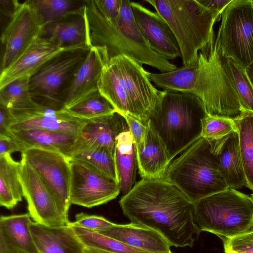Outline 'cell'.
I'll use <instances>...</instances> for the list:
<instances>
[{"label":"cell","mask_w":253,"mask_h":253,"mask_svg":"<svg viewBox=\"0 0 253 253\" xmlns=\"http://www.w3.org/2000/svg\"><path fill=\"white\" fill-rule=\"evenodd\" d=\"M0 253H24L19 251L7 245L3 240L0 239Z\"/></svg>","instance_id":"f6af8a7d"},{"label":"cell","mask_w":253,"mask_h":253,"mask_svg":"<svg viewBox=\"0 0 253 253\" xmlns=\"http://www.w3.org/2000/svg\"><path fill=\"white\" fill-rule=\"evenodd\" d=\"M223 64L229 79L240 102L242 112L253 114V87L245 68L223 57Z\"/></svg>","instance_id":"d6a6232c"},{"label":"cell","mask_w":253,"mask_h":253,"mask_svg":"<svg viewBox=\"0 0 253 253\" xmlns=\"http://www.w3.org/2000/svg\"><path fill=\"white\" fill-rule=\"evenodd\" d=\"M41 26L29 0L20 3L1 36L3 45L0 72L13 64L41 36Z\"/></svg>","instance_id":"5bb4252c"},{"label":"cell","mask_w":253,"mask_h":253,"mask_svg":"<svg viewBox=\"0 0 253 253\" xmlns=\"http://www.w3.org/2000/svg\"><path fill=\"white\" fill-rule=\"evenodd\" d=\"M67 224L85 247L111 253H155L134 248L97 231L72 224L69 222Z\"/></svg>","instance_id":"4dcf8cb0"},{"label":"cell","mask_w":253,"mask_h":253,"mask_svg":"<svg viewBox=\"0 0 253 253\" xmlns=\"http://www.w3.org/2000/svg\"><path fill=\"white\" fill-rule=\"evenodd\" d=\"M147 126L145 146L136 152L139 173L142 178H164L172 161L149 120Z\"/></svg>","instance_id":"d4e9b609"},{"label":"cell","mask_w":253,"mask_h":253,"mask_svg":"<svg viewBox=\"0 0 253 253\" xmlns=\"http://www.w3.org/2000/svg\"><path fill=\"white\" fill-rule=\"evenodd\" d=\"M114 156L121 191L124 195L135 184L138 169L136 148L128 127L116 138Z\"/></svg>","instance_id":"484cf974"},{"label":"cell","mask_w":253,"mask_h":253,"mask_svg":"<svg viewBox=\"0 0 253 253\" xmlns=\"http://www.w3.org/2000/svg\"><path fill=\"white\" fill-rule=\"evenodd\" d=\"M29 79H17L0 89V104L10 110L25 109L34 105L36 102L30 92Z\"/></svg>","instance_id":"836d02e7"},{"label":"cell","mask_w":253,"mask_h":253,"mask_svg":"<svg viewBox=\"0 0 253 253\" xmlns=\"http://www.w3.org/2000/svg\"><path fill=\"white\" fill-rule=\"evenodd\" d=\"M251 198H252V200H253V194H252L251 195Z\"/></svg>","instance_id":"c3c4849f"},{"label":"cell","mask_w":253,"mask_h":253,"mask_svg":"<svg viewBox=\"0 0 253 253\" xmlns=\"http://www.w3.org/2000/svg\"><path fill=\"white\" fill-rule=\"evenodd\" d=\"M70 160L80 163L119 184L114 153L81 139Z\"/></svg>","instance_id":"83f0119b"},{"label":"cell","mask_w":253,"mask_h":253,"mask_svg":"<svg viewBox=\"0 0 253 253\" xmlns=\"http://www.w3.org/2000/svg\"><path fill=\"white\" fill-rule=\"evenodd\" d=\"M221 17L216 37L222 55L245 69L253 61V0H232Z\"/></svg>","instance_id":"30bf717a"},{"label":"cell","mask_w":253,"mask_h":253,"mask_svg":"<svg viewBox=\"0 0 253 253\" xmlns=\"http://www.w3.org/2000/svg\"><path fill=\"white\" fill-rule=\"evenodd\" d=\"M99 232L134 248L155 253L171 252L170 245L158 232L136 224L115 223Z\"/></svg>","instance_id":"7402d4cb"},{"label":"cell","mask_w":253,"mask_h":253,"mask_svg":"<svg viewBox=\"0 0 253 253\" xmlns=\"http://www.w3.org/2000/svg\"><path fill=\"white\" fill-rule=\"evenodd\" d=\"M245 69L247 76L253 87V61Z\"/></svg>","instance_id":"bcb514c9"},{"label":"cell","mask_w":253,"mask_h":253,"mask_svg":"<svg viewBox=\"0 0 253 253\" xmlns=\"http://www.w3.org/2000/svg\"><path fill=\"white\" fill-rule=\"evenodd\" d=\"M22 151L19 144L10 135H0V156Z\"/></svg>","instance_id":"b9f144b4"},{"label":"cell","mask_w":253,"mask_h":253,"mask_svg":"<svg viewBox=\"0 0 253 253\" xmlns=\"http://www.w3.org/2000/svg\"><path fill=\"white\" fill-rule=\"evenodd\" d=\"M238 128L241 157L247 181L253 191V114L243 112L234 119Z\"/></svg>","instance_id":"f546056e"},{"label":"cell","mask_w":253,"mask_h":253,"mask_svg":"<svg viewBox=\"0 0 253 253\" xmlns=\"http://www.w3.org/2000/svg\"><path fill=\"white\" fill-rule=\"evenodd\" d=\"M20 177L23 197L34 222L48 226L67 225L59 202L49 186L22 158Z\"/></svg>","instance_id":"8fae6325"},{"label":"cell","mask_w":253,"mask_h":253,"mask_svg":"<svg viewBox=\"0 0 253 253\" xmlns=\"http://www.w3.org/2000/svg\"><path fill=\"white\" fill-rule=\"evenodd\" d=\"M84 12L88 46L105 47L109 59L126 55L141 65L152 66L161 73L177 68L154 51L144 39L135 22L130 0H122L120 14L116 22L106 19L93 0L85 1Z\"/></svg>","instance_id":"3957f363"},{"label":"cell","mask_w":253,"mask_h":253,"mask_svg":"<svg viewBox=\"0 0 253 253\" xmlns=\"http://www.w3.org/2000/svg\"><path fill=\"white\" fill-rule=\"evenodd\" d=\"M167 22L178 42L183 66L197 60L198 52L214 36L221 15L198 0H147Z\"/></svg>","instance_id":"52a82bcc"},{"label":"cell","mask_w":253,"mask_h":253,"mask_svg":"<svg viewBox=\"0 0 253 253\" xmlns=\"http://www.w3.org/2000/svg\"><path fill=\"white\" fill-rule=\"evenodd\" d=\"M99 91L116 112L145 123L154 112L160 93L142 65L124 55L110 58L104 66Z\"/></svg>","instance_id":"277c9868"},{"label":"cell","mask_w":253,"mask_h":253,"mask_svg":"<svg viewBox=\"0 0 253 253\" xmlns=\"http://www.w3.org/2000/svg\"><path fill=\"white\" fill-rule=\"evenodd\" d=\"M211 141L218 159L220 172L228 188L237 189L246 186L238 131L219 140Z\"/></svg>","instance_id":"603a6c76"},{"label":"cell","mask_w":253,"mask_h":253,"mask_svg":"<svg viewBox=\"0 0 253 253\" xmlns=\"http://www.w3.org/2000/svg\"><path fill=\"white\" fill-rule=\"evenodd\" d=\"M21 158L53 191L59 202L64 217L69 221L68 211L71 205L70 159L56 152L37 148L23 151Z\"/></svg>","instance_id":"7c38bea8"},{"label":"cell","mask_w":253,"mask_h":253,"mask_svg":"<svg viewBox=\"0 0 253 253\" xmlns=\"http://www.w3.org/2000/svg\"><path fill=\"white\" fill-rule=\"evenodd\" d=\"M198 1L208 9L218 13L221 16L222 12L232 0H198Z\"/></svg>","instance_id":"7bdbcfd3"},{"label":"cell","mask_w":253,"mask_h":253,"mask_svg":"<svg viewBox=\"0 0 253 253\" xmlns=\"http://www.w3.org/2000/svg\"><path fill=\"white\" fill-rule=\"evenodd\" d=\"M207 115L196 96L163 90L149 121L172 161L201 137L202 121Z\"/></svg>","instance_id":"5b68a950"},{"label":"cell","mask_w":253,"mask_h":253,"mask_svg":"<svg viewBox=\"0 0 253 253\" xmlns=\"http://www.w3.org/2000/svg\"><path fill=\"white\" fill-rule=\"evenodd\" d=\"M164 179L193 204L228 188L211 141L202 137L171 162Z\"/></svg>","instance_id":"8992f818"},{"label":"cell","mask_w":253,"mask_h":253,"mask_svg":"<svg viewBox=\"0 0 253 253\" xmlns=\"http://www.w3.org/2000/svg\"><path fill=\"white\" fill-rule=\"evenodd\" d=\"M151 82L164 90L192 94L203 102L208 115L237 118L242 108L223 64L215 36L198 52L192 64L165 73L148 72Z\"/></svg>","instance_id":"7a4b0ae2"},{"label":"cell","mask_w":253,"mask_h":253,"mask_svg":"<svg viewBox=\"0 0 253 253\" xmlns=\"http://www.w3.org/2000/svg\"><path fill=\"white\" fill-rule=\"evenodd\" d=\"M222 241L224 253H253V229Z\"/></svg>","instance_id":"8d00e7d4"},{"label":"cell","mask_w":253,"mask_h":253,"mask_svg":"<svg viewBox=\"0 0 253 253\" xmlns=\"http://www.w3.org/2000/svg\"><path fill=\"white\" fill-rule=\"evenodd\" d=\"M11 111L14 122L9 131L35 128L80 135L88 121L72 115L65 108H54L36 102L30 108Z\"/></svg>","instance_id":"9a60e30c"},{"label":"cell","mask_w":253,"mask_h":253,"mask_svg":"<svg viewBox=\"0 0 253 253\" xmlns=\"http://www.w3.org/2000/svg\"><path fill=\"white\" fill-rule=\"evenodd\" d=\"M90 47L63 52L42 66L29 79L33 99L47 107L62 109L73 77Z\"/></svg>","instance_id":"9c48e42d"},{"label":"cell","mask_w":253,"mask_h":253,"mask_svg":"<svg viewBox=\"0 0 253 253\" xmlns=\"http://www.w3.org/2000/svg\"><path fill=\"white\" fill-rule=\"evenodd\" d=\"M9 134L22 152L31 148L40 149L61 154L69 159L81 139L76 134L35 128L10 130Z\"/></svg>","instance_id":"d6986e66"},{"label":"cell","mask_w":253,"mask_h":253,"mask_svg":"<svg viewBox=\"0 0 253 253\" xmlns=\"http://www.w3.org/2000/svg\"><path fill=\"white\" fill-rule=\"evenodd\" d=\"M84 253H111L108 252L85 247Z\"/></svg>","instance_id":"7dc6e473"},{"label":"cell","mask_w":253,"mask_h":253,"mask_svg":"<svg viewBox=\"0 0 253 253\" xmlns=\"http://www.w3.org/2000/svg\"><path fill=\"white\" fill-rule=\"evenodd\" d=\"M119 204L131 223L153 229L175 247H193L201 232L194 217V204L164 178H142Z\"/></svg>","instance_id":"6da1fadb"},{"label":"cell","mask_w":253,"mask_h":253,"mask_svg":"<svg viewBox=\"0 0 253 253\" xmlns=\"http://www.w3.org/2000/svg\"><path fill=\"white\" fill-rule=\"evenodd\" d=\"M99 12L107 20L116 22L120 15L122 0H93Z\"/></svg>","instance_id":"ab89813d"},{"label":"cell","mask_w":253,"mask_h":253,"mask_svg":"<svg viewBox=\"0 0 253 253\" xmlns=\"http://www.w3.org/2000/svg\"><path fill=\"white\" fill-rule=\"evenodd\" d=\"M109 60L105 47H90L86 57L73 77L64 102L65 109L99 92L102 71Z\"/></svg>","instance_id":"e0dca14e"},{"label":"cell","mask_w":253,"mask_h":253,"mask_svg":"<svg viewBox=\"0 0 253 253\" xmlns=\"http://www.w3.org/2000/svg\"><path fill=\"white\" fill-rule=\"evenodd\" d=\"M71 204L88 208L108 203L121 192L119 184L96 171L70 160Z\"/></svg>","instance_id":"4fadbf2b"},{"label":"cell","mask_w":253,"mask_h":253,"mask_svg":"<svg viewBox=\"0 0 253 253\" xmlns=\"http://www.w3.org/2000/svg\"><path fill=\"white\" fill-rule=\"evenodd\" d=\"M29 2L42 28L78 10L84 5L85 1L82 3L72 0H34Z\"/></svg>","instance_id":"1f68e13d"},{"label":"cell","mask_w":253,"mask_h":253,"mask_svg":"<svg viewBox=\"0 0 253 253\" xmlns=\"http://www.w3.org/2000/svg\"><path fill=\"white\" fill-rule=\"evenodd\" d=\"M194 217L201 232L230 238L253 229V201L228 188L194 203Z\"/></svg>","instance_id":"ba28073f"},{"label":"cell","mask_w":253,"mask_h":253,"mask_svg":"<svg viewBox=\"0 0 253 253\" xmlns=\"http://www.w3.org/2000/svg\"><path fill=\"white\" fill-rule=\"evenodd\" d=\"M237 131V126L233 118L207 114L202 121L201 137L210 140L216 141Z\"/></svg>","instance_id":"d590c367"},{"label":"cell","mask_w":253,"mask_h":253,"mask_svg":"<svg viewBox=\"0 0 253 253\" xmlns=\"http://www.w3.org/2000/svg\"><path fill=\"white\" fill-rule=\"evenodd\" d=\"M128 127L124 117L118 113L87 121L81 129L82 140L114 153L117 136Z\"/></svg>","instance_id":"cb8c5ba5"},{"label":"cell","mask_w":253,"mask_h":253,"mask_svg":"<svg viewBox=\"0 0 253 253\" xmlns=\"http://www.w3.org/2000/svg\"><path fill=\"white\" fill-rule=\"evenodd\" d=\"M21 3L17 0H0V13L5 16L13 17Z\"/></svg>","instance_id":"ee69618b"},{"label":"cell","mask_w":253,"mask_h":253,"mask_svg":"<svg viewBox=\"0 0 253 253\" xmlns=\"http://www.w3.org/2000/svg\"><path fill=\"white\" fill-rule=\"evenodd\" d=\"M29 228L39 253H84V245L68 224L51 227L31 221Z\"/></svg>","instance_id":"ffe728a7"},{"label":"cell","mask_w":253,"mask_h":253,"mask_svg":"<svg viewBox=\"0 0 253 253\" xmlns=\"http://www.w3.org/2000/svg\"><path fill=\"white\" fill-rule=\"evenodd\" d=\"M84 47H60L40 36L17 60L0 72V89L17 79L30 78L48 61L63 52Z\"/></svg>","instance_id":"ac0fdd59"},{"label":"cell","mask_w":253,"mask_h":253,"mask_svg":"<svg viewBox=\"0 0 253 253\" xmlns=\"http://www.w3.org/2000/svg\"><path fill=\"white\" fill-rule=\"evenodd\" d=\"M14 122L11 110L0 104V135H10L9 128Z\"/></svg>","instance_id":"60d3db41"},{"label":"cell","mask_w":253,"mask_h":253,"mask_svg":"<svg viewBox=\"0 0 253 253\" xmlns=\"http://www.w3.org/2000/svg\"><path fill=\"white\" fill-rule=\"evenodd\" d=\"M84 5L44 26L41 36L62 47H89Z\"/></svg>","instance_id":"44dd1931"},{"label":"cell","mask_w":253,"mask_h":253,"mask_svg":"<svg viewBox=\"0 0 253 253\" xmlns=\"http://www.w3.org/2000/svg\"><path fill=\"white\" fill-rule=\"evenodd\" d=\"M135 144L136 152L143 150L146 145L147 123H145L128 115L123 116Z\"/></svg>","instance_id":"f35d334b"},{"label":"cell","mask_w":253,"mask_h":253,"mask_svg":"<svg viewBox=\"0 0 253 253\" xmlns=\"http://www.w3.org/2000/svg\"><path fill=\"white\" fill-rule=\"evenodd\" d=\"M131 6L138 28L150 47L167 60L180 57L177 40L166 20L140 2L131 1Z\"/></svg>","instance_id":"2e32d148"},{"label":"cell","mask_w":253,"mask_h":253,"mask_svg":"<svg viewBox=\"0 0 253 253\" xmlns=\"http://www.w3.org/2000/svg\"><path fill=\"white\" fill-rule=\"evenodd\" d=\"M75 219V221L69 222L72 224L97 232L104 230L115 224L103 216L90 215L84 212L77 214Z\"/></svg>","instance_id":"74e56055"},{"label":"cell","mask_w":253,"mask_h":253,"mask_svg":"<svg viewBox=\"0 0 253 253\" xmlns=\"http://www.w3.org/2000/svg\"><path fill=\"white\" fill-rule=\"evenodd\" d=\"M20 165L11 154L0 156V205L7 209H13L22 200Z\"/></svg>","instance_id":"f1b7e54d"},{"label":"cell","mask_w":253,"mask_h":253,"mask_svg":"<svg viewBox=\"0 0 253 253\" xmlns=\"http://www.w3.org/2000/svg\"><path fill=\"white\" fill-rule=\"evenodd\" d=\"M66 109L72 115L90 120L112 114L116 110L110 102L99 92Z\"/></svg>","instance_id":"e575fe53"},{"label":"cell","mask_w":253,"mask_h":253,"mask_svg":"<svg viewBox=\"0 0 253 253\" xmlns=\"http://www.w3.org/2000/svg\"><path fill=\"white\" fill-rule=\"evenodd\" d=\"M29 213L0 217V239L24 253H39L29 225L32 221Z\"/></svg>","instance_id":"4316f807"}]
</instances>
